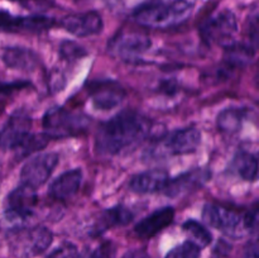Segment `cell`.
<instances>
[{"instance_id":"cell-7","label":"cell","mask_w":259,"mask_h":258,"mask_svg":"<svg viewBox=\"0 0 259 258\" xmlns=\"http://www.w3.org/2000/svg\"><path fill=\"white\" fill-rule=\"evenodd\" d=\"M238 32V22L235 14L225 9L218 12L204 20L200 27L202 39L209 45H222L224 47L232 45L233 38Z\"/></svg>"},{"instance_id":"cell-27","label":"cell","mask_w":259,"mask_h":258,"mask_svg":"<svg viewBox=\"0 0 259 258\" xmlns=\"http://www.w3.org/2000/svg\"><path fill=\"white\" fill-rule=\"evenodd\" d=\"M60 53L65 60L68 61L78 60V58H82L83 56L88 55L85 48L78 45V43L73 42V40H63L61 43Z\"/></svg>"},{"instance_id":"cell-31","label":"cell","mask_w":259,"mask_h":258,"mask_svg":"<svg viewBox=\"0 0 259 258\" xmlns=\"http://www.w3.org/2000/svg\"><path fill=\"white\" fill-rule=\"evenodd\" d=\"M89 258H114V247L111 243H103L99 245Z\"/></svg>"},{"instance_id":"cell-20","label":"cell","mask_w":259,"mask_h":258,"mask_svg":"<svg viewBox=\"0 0 259 258\" xmlns=\"http://www.w3.org/2000/svg\"><path fill=\"white\" fill-rule=\"evenodd\" d=\"M234 169L245 181H257L259 179V153L239 152L234 158Z\"/></svg>"},{"instance_id":"cell-25","label":"cell","mask_w":259,"mask_h":258,"mask_svg":"<svg viewBox=\"0 0 259 258\" xmlns=\"http://www.w3.org/2000/svg\"><path fill=\"white\" fill-rule=\"evenodd\" d=\"M50 141V137L46 133L43 134H30L22 144L17 148L18 157L23 158V157L29 156L30 153L35 151H39L43 147H46V144Z\"/></svg>"},{"instance_id":"cell-12","label":"cell","mask_w":259,"mask_h":258,"mask_svg":"<svg viewBox=\"0 0 259 258\" xmlns=\"http://www.w3.org/2000/svg\"><path fill=\"white\" fill-rule=\"evenodd\" d=\"M61 25L76 37H90L103 30V18L96 12L70 14L61 20Z\"/></svg>"},{"instance_id":"cell-14","label":"cell","mask_w":259,"mask_h":258,"mask_svg":"<svg viewBox=\"0 0 259 258\" xmlns=\"http://www.w3.org/2000/svg\"><path fill=\"white\" fill-rule=\"evenodd\" d=\"M175 219V209L172 206L159 207L156 211L149 214L144 219H142L134 227V232L142 239H148L153 237L162 229L172 224Z\"/></svg>"},{"instance_id":"cell-4","label":"cell","mask_w":259,"mask_h":258,"mask_svg":"<svg viewBox=\"0 0 259 258\" xmlns=\"http://www.w3.org/2000/svg\"><path fill=\"white\" fill-rule=\"evenodd\" d=\"M90 118L83 114L73 113L63 108L50 109L43 116V128L50 139L76 136L86 131Z\"/></svg>"},{"instance_id":"cell-2","label":"cell","mask_w":259,"mask_h":258,"mask_svg":"<svg viewBox=\"0 0 259 258\" xmlns=\"http://www.w3.org/2000/svg\"><path fill=\"white\" fill-rule=\"evenodd\" d=\"M194 4L189 0H172L144 5L134 13V20L143 27L168 28L180 24L191 14Z\"/></svg>"},{"instance_id":"cell-34","label":"cell","mask_w":259,"mask_h":258,"mask_svg":"<svg viewBox=\"0 0 259 258\" xmlns=\"http://www.w3.org/2000/svg\"><path fill=\"white\" fill-rule=\"evenodd\" d=\"M123 258H148V254L142 249H133L126 252Z\"/></svg>"},{"instance_id":"cell-23","label":"cell","mask_w":259,"mask_h":258,"mask_svg":"<svg viewBox=\"0 0 259 258\" xmlns=\"http://www.w3.org/2000/svg\"><path fill=\"white\" fill-rule=\"evenodd\" d=\"M254 57V48L250 45L243 43H232L225 47V63L229 67H243L248 65Z\"/></svg>"},{"instance_id":"cell-19","label":"cell","mask_w":259,"mask_h":258,"mask_svg":"<svg viewBox=\"0 0 259 258\" xmlns=\"http://www.w3.org/2000/svg\"><path fill=\"white\" fill-rule=\"evenodd\" d=\"M3 62L10 68L32 71L39 65V58L34 51L25 47H5L2 52Z\"/></svg>"},{"instance_id":"cell-8","label":"cell","mask_w":259,"mask_h":258,"mask_svg":"<svg viewBox=\"0 0 259 258\" xmlns=\"http://www.w3.org/2000/svg\"><path fill=\"white\" fill-rule=\"evenodd\" d=\"M37 205L34 187L22 184L9 192L5 200V215L9 220H24L32 215Z\"/></svg>"},{"instance_id":"cell-10","label":"cell","mask_w":259,"mask_h":258,"mask_svg":"<svg viewBox=\"0 0 259 258\" xmlns=\"http://www.w3.org/2000/svg\"><path fill=\"white\" fill-rule=\"evenodd\" d=\"M32 119L24 111H15L2 129V148L17 149L30 136Z\"/></svg>"},{"instance_id":"cell-6","label":"cell","mask_w":259,"mask_h":258,"mask_svg":"<svg viewBox=\"0 0 259 258\" xmlns=\"http://www.w3.org/2000/svg\"><path fill=\"white\" fill-rule=\"evenodd\" d=\"M201 142V133L196 128H184L172 132L167 137L161 138L151 148L152 157L177 156V154L192 153L197 149Z\"/></svg>"},{"instance_id":"cell-28","label":"cell","mask_w":259,"mask_h":258,"mask_svg":"<svg viewBox=\"0 0 259 258\" xmlns=\"http://www.w3.org/2000/svg\"><path fill=\"white\" fill-rule=\"evenodd\" d=\"M48 258H78V249L72 243L63 242L48 255Z\"/></svg>"},{"instance_id":"cell-21","label":"cell","mask_w":259,"mask_h":258,"mask_svg":"<svg viewBox=\"0 0 259 258\" xmlns=\"http://www.w3.org/2000/svg\"><path fill=\"white\" fill-rule=\"evenodd\" d=\"M248 118V109L238 108H227L218 115V126L222 132L225 133H234L239 131L240 126L243 125Z\"/></svg>"},{"instance_id":"cell-18","label":"cell","mask_w":259,"mask_h":258,"mask_svg":"<svg viewBox=\"0 0 259 258\" xmlns=\"http://www.w3.org/2000/svg\"><path fill=\"white\" fill-rule=\"evenodd\" d=\"M82 169L75 168L63 172L50 186V195L56 200H66L78 191L82 182Z\"/></svg>"},{"instance_id":"cell-30","label":"cell","mask_w":259,"mask_h":258,"mask_svg":"<svg viewBox=\"0 0 259 258\" xmlns=\"http://www.w3.org/2000/svg\"><path fill=\"white\" fill-rule=\"evenodd\" d=\"M249 43L254 50L259 48V14L254 15L249 23Z\"/></svg>"},{"instance_id":"cell-5","label":"cell","mask_w":259,"mask_h":258,"mask_svg":"<svg viewBox=\"0 0 259 258\" xmlns=\"http://www.w3.org/2000/svg\"><path fill=\"white\" fill-rule=\"evenodd\" d=\"M202 218L212 228L222 230L230 237L239 238L247 233L245 212L239 211L234 207L217 202H207L202 207Z\"/></svg>"},{"instance_id":"cell-13","label":"cell","mask_w":259,"mask_h":258,"mask_svg":"<svg viewBox=\"0 0 259 258\" xmlns=\"http://www.w3.org/2000/svg\"><path fill=\"white\" fill-rule=\"evenodd\" d=\"M55 20L46 15H28V17H14L4 10L2 13V28L9 32H42L53 27Z\"/></svg>"},{"instance_id":"cell-11","label":"cell","mask_w":259,"mask_h":258,"mask_svg":"<svg viewBox=\"0 0 259 258\" xmlns=\"http://www.w3.org/2000/svg\"><path fill=\"white\" fill-rule=\"evenodd\" d=\"M94 106L99 110H110L120 105L125 96V91L115 81H94L89 85Z\"/></svg>"},{"instance_id":"cell-24","label":"cell","mask_w":259,"mask_h":258,"mask_svg":"<svg viewBox=\"0 0 259 258\" xmlns=\"http://www.w3.org/2000/svg\"><path fill=\"white\" fill-rule=\"evenodd\" d=\"M182 229L187 233L189 235H191L196 242H199V244L201 247H206L211 243L212 235L201 223L196 222V220H187L182 224Z\"/></svg>"},{"instance_id":"cell-16","label":"cell","mask_w":259,"mask_h":258,"mask_svg":"<svg viewBox=\"0 0 259 258\" xmlns=\"http://www.w3.org/2000/svg\"><path fill=\"white\" fill-rule=\"evenodd\" d=\"M209 179V171L202 168L194 169V171H189L184 175H180L179 177H175V179L169 180L163 191L168 196H181V195L186 194V192L199 189Z\"/></svg>"},{"instance_id":"cell-9","label":"cell","mask_w":259,"mask_h":258,"mask_svg":"<svg viewBox=\"0 0 259 258\" xmlns=\"http://www.w3.org/2000/svg\"><path fill=\"white\" fill-rule=\"evenodd\" d=\"M58 163V156L56 153H40L30 158L23 166L20 171L22 184L29 185L32 187H39L47 182L52 175L53 169Z\"/></svg>"},{"instance_id":"cell-35","label":"cell","mask_w":259,"mask_h":258,"mask_svg":"<svg viewBox=\"0 0 259 258\" xmlns=\"http://www.w3.org/2000/svg\"><path fill=\"white\" fill-rule=\"evenodd\" d=\"M254 82H255V85H257V88H259V63H258L257 70H255V73H254Z\"/></svg>"},{"instance_id":"cell-33","label":"cell","mask_w":259,"mask_h":258,"mask_svg":"<svg viewBox=\"0 0 259 258\" xmlns=\"http://www.w3.org/2000/svg\"><path fill=\"white\" fill-rule=\"evenodd\" d=\"M52 83H51V88L56 89V90H62L63 83H65V77H63L61 73H57L56 76V72L52 73Z\"/></svg>"},{"instance_id":"cell-17","label":"cell","mask_w":259,"mask_h":258,"mask_svg":"<svg viewBox=\"0 0 259 258\" xmlns=\"http://www.w3.org/2000/svg\"><path fill=\"white\" fill-rule=\"evenodd\" d=\"M169 179L163 169H149L132 177L131 189L137 194H152L166 189Z\"/></svg>"},{"instance_id":"cell-32","label":"cell","mask_w":259,"mask_h":258,"mask_svg":"<svg viewBox=\"0 0 259 258\" xmlns=\"http://www.w3.org/2000/svg\"><path fill=\"white\" fill-rule=\"evenodd\" d=\"M244 258H259V238L248 243L244 252Z\"/></svg>"},{"instance_id":"cell-1","label":"cell","mask_w":259,"mask_h":258,"mask_svg":"<svg viewBox=\"0 0 259 258\" xmlns=\"http://www.w3.org/2000/svg\"><path fill=\"white\" fill-rule=\"evenodd\" d=\"M151 123L136 110H124L99 126L95 152L99 156H115L147 137Z\"/></svg>"},{"instance_id":"cell-29","label":"cell","mask_w":259,"mask_h":258,"mask_svg":"<svg viewBox=\"0 0 259 258\" xmlns=\"http://www.w3.org/2000/svg\"><path fill=\"white\" fill-rule=\"evenodd\" d=\"M245 229L247 233H259V204L245 211Z\"/></svg>"},{"instance_id":"cell-26","label":"cell","mask_w":259,"mask_h":258,"mask_svg":"<svg viewBox=\"0 0 259 258\" xmlns=\"http://www.w3.org/2000/svg\"><path fill=\"white\" fill-rule=\"evenodd\" d=\"M200 254H201V245L191 240H186L182 244L172 248L164 258H200Z\"/></svg>"},{"instance_id":"cell-15","label":"cell","mask_w":259,"mask_h":258,"mask_svg":"<svg viewBox=\"0 0 259 258\" xmlns=\"http://www.w3.org/2000/svg\"><path fill=\"white\" fill-rule=\"evenodd\" d=\"M152 42L147 35L139 33H128L120 34L111 43V50L120 56L121 58H137L143 55L151 47Z\"/></svg>"},{"instance_id":"cell-3","label":"cell","mask_w":259,"mask_h":258,"mask_svg":"<svg viewBox=\"0 0 259 258\" xmlns=\"http://www.w3.org/2000/svg\"><path fill=\"white\" fill-rule=\"evenodd\" d=\"M53 235L46 227L15 228L7 233L9 252L15 258H33L45 252L51 245Z\"/></svg>"},{"instance_id":"cell-22","label":"cell","mask_w":259,"mask_h":258,"mask_svg":"<svg viewBox=\"0 0 259 258\" xmlns=\"http://www.w3.org/2000/svg\"><path fill=\"white\" fill-rule=\"evenodd\" d=\"M134 219V214L129 207L124 205H116V206L109 207L103 212L99 222V229L103 232L104 229L114 227H123L129 224Z\"/></svg>"}]
</instances>
